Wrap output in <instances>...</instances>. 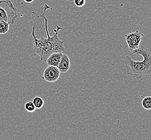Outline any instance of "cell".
<instances>
[{"instance_id":"6da1fadb","label":"cell","mask_w":151,"mask_h":140,"mask_svg":"<svg viewBox=\"0 0 151 140\" xmlns=\"http://www.w3.org/2000/svg\"><path fill=\"white\" fill-rule=\"evenodd\" d=\"M48 9L54 10L47 4H45L43 8V13L38 16V17H42L44 19L47 38L42 37V35L40 39L37 38L35 34V25H33L32 31V36L33 37V51L40 56L41 61H46L48 56L54 52H63L65 50L64 45V40H60L58 36L59 31L62 30L63 29V27L56 25L57 29L53 30L55 34L52 36H50L49 35L47 27V19L45 15L46 10Z\"/></svg>"},{"instance_id":"7a4b0ae2","label":"cell","mask_w":151,"mask_h":140,"mask_svg":"<svg viewBox=\"0 0 151 140\" xmlns=\"http://www.w3.org/2000/svg\"><path fill=\"white\" fill-rule=\"evenodd\" d=\"M132 52L142 56V61L133 60L130 56H126L124 59L127 73L133 78L142 80L147 76L151 75V52L144 46L139 47Z\"/></svg>"},{"instance_id":"3957f363","label":"cell","mask_w":151,"mask_h":140,"mask_svg":"<svg viewBox=\"0 0 151 140\" xmlns=\"http://www.w3.org/2000/svg\"><path fill=\"white\" fill-rule=\"evenodd\" d=\"M17 16V9L11 1L0 0V21L14 25Z\"/></svg>"},{"instance_id":"277c9868","label":"cell","mask_w":151,"mask_h":140,"mask_svg":"<svg viewBox=\"0 0 151 140\" xmlns=\"http://www.w3.org/2000/svg\"><path fill=\"white\" fill-rule=\"evenodd\" d=\"M143 36L144 34L138 30L134 32L129 31L127 34H125V39L127 43L129 51L132 52L139 48Z\"/></svg>"},{"instance_id":"5b68a950","label":"cell","mask_w":151,"mask_h":140,"mask_svg":"<svg viewBox=\"0 0 151 140\" xmlns=\"http://www.w3.org/2000/svg\"><path fill=\"white\" fill-rule=\"evenodd\" d=\"M60 75V72L57 66H48L44 71L42 79L47 82H55L59 78Z\"/></svg>"},{"instance_id":"8992f818","label":"cell","mask_w":151,"mask_h":140,"mask_svg":"<svg viewBox=\"0 0 151 140\" xmlns=\"http://www.w3.org/2000/svg\"><path fill=\"white\" fill-rule=\"evenodd\" d=\"M60 73H66L70 67V63L69 57L66 53H63L60 61L57 66Z\"/></svg>"},{"instance_id":"52a82bcc","label":"cell","mask_w":151,"mask_h":140,"mask_svg":"<svg viewBox=\"0 0 151 140\" xmlns=\"http://www.w3.org/2000/svg\"><path fill=\"white\" fill-rule=\"evenodd\" d=\"M63 52H54L48 56L46 63L48 66H55L57 67L60 61Z\"/></svg>"},{"instance_id":"ba28073f","label":"cell","mask_w":151,"mask_h":140,"mask_svg":"<svg viewBox=\"0 0 151 140\" xmlns=\"http://www.w3.org/2000/svg\"><path fill=\"white\" fill-rule=\"evenodd\" d=\"M33 104L36 109L40 110L42 108L44 105V101L40 97H35L32 100Z\"/></svg>"},{"instance_id":"9c48e42d","label":"cell","mask_w":151,"mask_h":140,"mask_svg":"<svg viewBox=\"0 0 151 140\" xmlns=\"http://www.w3.org/2000/svg\"><path fill=\"white\" fill-rule=\"evenodd\" d=\"M10 23L5 21H0V34H5L8 31Z\"/></svg>"},{"instance_id":"30bf717a","label":"cell","mask_w":151,"mask_h":140,"mask_svg":"<svg viewBox=\"0 0 151 140\" xmlns=\"http://www.w3.org/2000/svg\"><path fill=\"white\" fill-rule=\"evenodd\" d=\"M142 105L144 109L146 110H151V97L148 96L144 97L142 101Z\"/></svg>"},{"instance_id":"8fae6325","label":"cell","mask_w":151,"mask_h":140,"mask_svg":"<svg viewBox=\"0 0 151 140\" xmlns=\"http://www.w3.org/2000/svg\"><path fill=\"white\" fill-rule=\"evenodd\" d=\"M24 108L25 110L29 113H33L36 110L32 101H27V102H26L25 104Z\"/></svg>"},{"instance_id":"7c38bea8","label":"cell","mask_w":151,"mask_h":140,"mask_svg":"<svg viewBox=\"0 0 151 140\" xmlns=\"http://www.w3.org/2000/svg\"><path fill=\"white\" fill-rule=\"evenodd\" d=\"M74 4L76 6L82 7L86 4V0H74Z\"/></svg>"},{"instance_id":"4fadbf2b","label":"cell","mask_w":151,"mask_h":140,"mask_svg":"<svg viewBox=\"0 0 151 140\" xmlns=\"http://www.w3.org/2000/svg\"><path fill=\"white\" fill-rule=\"evenodd\" d=\"M23 1L27 3H32L34 0H23Z\"/></svg>"}]
</instances>
